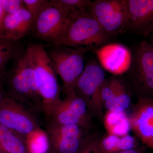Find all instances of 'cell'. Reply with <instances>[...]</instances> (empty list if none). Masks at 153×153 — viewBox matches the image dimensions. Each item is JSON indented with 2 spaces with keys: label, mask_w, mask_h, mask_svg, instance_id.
Wrapping results in <instances>:
<instances>
[{
  "label": "cell",
  "mask_w": 153,
  "mask_h": 153,
  "mask_svg": "<svg viewBox=\"0 0 153 153\" xmlns=\"http://www.w3.org/2000/svg\"><path fill=\"white\" fill-rule=\"evenodd\" d=\"M13 63L1 81L5 82L4 95L18 102L32 112H43L35 70L27 48L14 58Z\"/></svg>",
  "instance_id": "cell-1"
},
{
  "label": "cell",
  "mask_w": 153,
  "mask_h": 153,
  "mask_svg": "<svg viewBox=\"0 0 153 153\" xmlns=\"http://www.w3.org/2000/svg\"><path fill=\"white\" fill-rule=\"evenodd\" d=\"M27 49L35 70L37 86L43 102V112L47 119L61 100L62 88L44 45L31 44Z\"/></svg>",
  "instance_id": "cell-2"
},
{
  "label": "cell",
  "mask_w": 153,
  "mask_h": 153,
  "mask_svg": "<svg viewBox=\"0 0 153 153\" xmlns=\"http://www.w3.org/2000/svg\"><path fill=\"white\" fill-rule=\"evenodd\" d=\"M56 73L62 82V90L67 96L75 93L74 87L77 79L85 68L84 55L92 47L78 48L62 45L45 47Z\"/></svg>",
  "instance_id": "cell-3"
},
{
  "label": "cell",
  "mask_w": 153,
  "mask_h": 153,
  "mask_svg": "<svg viewBox=\"0 0 153 153\" xmlns=\"http://www.w3.org/2000/svg\"><path fill=\"white\" fill-rule=\"evenodd\" d=\"M131 65L124 78L132 94L153 99V48L147 41L134 49Z\"/></svg>",
  "instance_id": "cell-4"
},
{
  "label": "cell",
  "mask_w": 153,
  "mask_h": 153,
  "mask_svg": "<svg viewBox=\"0 0 153 153\" xmlns=\"http://www.w3.org/2000/svg\"><path fill=\"white\" fill-rule=\"evenodd\" d=\"M111 38L94 18L79 14L72 18L65 33L55 43L45 47L62 45L78 48L92 47L106 44Z\"/></svg>",
  "instance_id": "cell-5"
},
{
  "label": "cell",
  "mask_w": 153,
  "mask_h": 153,
  "mask_svg": "<svg viewBox=\"0 0 153 153\" xmlns=\"http://www.w3.org/2000/svg\"><path fill=\"white\" fill-rule=\"evenodd\" d=\"M105 79L103 68L94 61L88 63L76 81L74 92L82 99L91 116L103 117L100 89Z\"/></svg>",
  "instance_id": "cell-6"
},
{
  "label": "cell",
  "mask_w": 153,
  "mask_h": 153,
  "mask_svg": "<svg viewBox=\"0 0 153 153\" xmlns=\"http://www.w3.org/2000/svg\"><path fill=\"white\" fill-rule=\"evenodd\" d=\"M79 14L50 3L34 21L33 36L48 44L55 43L63 36L72 18Z\"/></svg>",
  "instance_id": "cell-7"
},
{
  "label": "cell",
  "mask_w": 153,
  "mask_h": 153,
  "mask_svg": "<svg viewBox=\"0 0 153 153\" xmlns=\"http://www.w3.org/2000/svg\"><path fill=\"white\" fill-rule=\"evenodd\" d=\"M88 14L98 22L111 38L126 30L128 19L126 0L91 1Z\"/></svg>",
  "instance_id": "cell-8"
},
{
  "label": "cell",
  "mask_w": 153,
  "mask_h": 153,
  "mask_svg": "<svg viewBox=\"0 0 153 153\" xmlns=\"http://www.w3.org/2000/svg\"><path fill=\"white\" fill-rule=\"evenodd\" d=\"M91 117L85 102L74 93L61 100L47 120L55 124L79 126L88 131L92 126Z\"/></svg>",
  "instance_id": "cell-9"
},
{
  "label": "cell",
  "mask_w": 153,
  "mask_h": 153,
  "mask_svg": "<svg viewBox=\"0 0 153 153\" xmlns=\"http://www.w3.org/2000/svg\"><path fill=\"white\" fill-rule=\"evenodd\" d=\"M49 141L48 153H77L89 137L85 130L77 125H62L47 123Z\"/></svg>",
  "instance_id": "cell-10"
},
{
  "label": "cell",
  "mask_w": 153,
  "mask_h": 153,
  "mask_svg": "<svg viewBox=\"0 0 153 153\" xmlns=\"http://www.w3.org/2000/svg\"><path fill=\"white\" fill-rule=\"evenodd\" d=\"M0 123L25 137L40 128L33 112L4 95L0 102Z\"/></svg>",
  "instance_id": "cell-11"
},
{
  "label": "cell",
  "mask_w": 153,
  "mask_h": 153,
  "mask_svg": "<svg viewBox=\"0 0 153 153\" xmlns=\"http://www.w3.org/2000/svg\"><path fill=\"white\" fill-rule=\"evenodd\" d=\"M128 19L126 30L148 37L153 33V0H126Z\"/></svg>",
  "instance_id": "cell-12"
},
{
  "label": "cell",
  "mask_w": 153,
  "mask_h": 153,
  "mask_svg": "<svg viewBox=\"0 0 153 153\" xmlns=\"http://www.w3.org/2000/svg\"><path fill=\"white\" fill-rule=\"evenodd\" d=\"M94 52L102 68L115 76L126 74L131 65L132 54L123 44H107Z\"/></svg>",
  "instance_id": "cell-13"
},
{
  "label": "cell",
  "mask_w": 153,
  "mask_h": 153,
  "mask_svg": "<svg viewBox=\"0 0 153 153\" xmlns=\"http://www.w3.org/2000/svg\"><path fill=\"white\" fill-rule=\"evenodd\" d=\"M34 19L26 8L6 15L0 39L19 41L32 33Z\"/></svg>",
  "instance_id": "cell-14"
},
{
  "label": "cell",
  "mask_w": 153,
  "mask_h": 153,
  "mask_svg": "<svg viewBox=\"0 0 153 153\" xmlns=\"http://www.w3.org/2000/svg\"><path fill=\"white\" fill-rule=\"evenodd\" d=\"M132 95L124 79L117 77L111 97L103 104V107L109 111L125 112L131 103Z\"/></svg>",
  "instance_id": "cell-15"
},
{
  "label": "cell",
  "mask_w": 153,
  "mask_h": 153,
  "mask_svg": "<svg viewBox=\"0 0 153 153\" xmlns=\"http://www.w3.org/2000/svg\"><path fill=\"white\" fill-rule=\"evenodd\" d=\"M100 153H118L135 149V139L130 134L122 137L107 134L102 139L98 140Z\"/></svg>",
  "instance_id": "cell-16"
},
{
  "label": "cell",
  "mask_w": 153,
  "mask_h": 153,
  "mask_svg": "<svg viewBox=\"0 0 153 153\" xmlns=\"http://www.w3.org/2000/svg\"><path fill=\"white\" fill-rule=\"evenodd\" d=\"M0 149L7 153H28L26 137L0 123Z\"/></svg>",
  "instance_id": "cell-17"
},
{
  "label": "cell",
  "mask_w": 153,
  "mask_h": 153,
  "mask_svg": "<svg viewBox=\"0 0 153 153\" xmlns=\"http://www.w3.org/2000/svg\"><path fill=\"white\" fill-rule=\"evenodd\" d=\"M103 119L108 134L124 136L128 134L131 129L129 117L125 112L107 111Z\"/></svg>",
  "instance_id": "cell-18"
},
{
  "label": "cell",
  "mask_w": 153,
  "mask_h": 153,
  "mask_svg": "<svg viewBox=\"0 0 153 153\" xmlns=\"http://www.w3.org/2000/svg\"><path fill=\"white\" fill-rule=\"evenodd\" d=\"M18 42L0 39V82L6 74L9 61L24 49Z\"/></svg>",
  "instance_id": "cell-19"
},
{
  "label": "cell",
  "mask_w": 153,
  "mask_h": 153,
  "mask_svg": "<svg viewBox=\"0 0 153 153\" xmlns=\"http://www.w3.org/2000/svg\"><path fill=\"white\" fill-rule=\"evenodd\" d=\"M28 152L48 153L49 141L46 131L39 128L31 132L26 137Z\"/></svg>",
  "instance_id": "cell-20"
},
{
  "label": "cell",
  "mask_w": 153,
  "mask_h": 153,
  "mask_svg": "<svg viewBox=\"0 0 153 153\" xmlns=\"http://www.w3.org/2000/svg\"><path fill=\"white\" fill-rule=\"evenodd\" d=\"M129 117L130 123L153 120V99L138 97Z\"/></svg>",
  "instance_id": "cell-21"
},
{
  "label": "cell",
  "mask_w": 153,
  "mask_h": 153,
  "mask_svg": "<svg viewBox=\"0 0 153 153\" xmlns=\"http://www.w3.org/2000/svg\"><path fill=\"white\" fill-rule=\"evenodd\" d=\"M131 128L148 147L153 149V120L131 123Z\"/></svg>",
  "instance_id": "cell-22"
},
{
  "label": "cell",
  "mask_w": 153,
  "mask_h": 153,
  "mask_svg": "<svg viewBox=\"0 0 153 153\" xmlns=\"http://www.w3.org/2000/svg\"><path fill=\"white\" fill-rule=\"evenodd\" d=\"M91 1L90 0H51L52 5L78 12L81 15H87L88 7Z\"/></svg>",
  "instance_id": "cell-23"
},
{
  "label": "cell",
  "mask_w": 153,
  "mask_h": 153,
  "mask_svg": "<svg viewBox=\"0 0 153 153\" xmlns=\"http://www.w3.org/2000/svg\"><path fill=\"white\" fill-rule=\"evenodd\" d=\"M25 7L31 14L34 21L44 9L50 4L47 0H23Z\"/></svg>",
  "instance_id": "cell-24"
},
{
  "label": "cell",
  "mask_w": 153,
  "mask_h": 153,
  "mask_svg": "<svg viewBox=\"0 0 153 153\" xmlns=\"http://www.w3.org/2000/svg\"><path fill=\"white\" fill-rule=\"evenodd\" d=\"M6 15L16 13L25 7L23 0H0Z\"/></svg>",
  "instance_id": "cell-25"
},
{
  "label": "cell",
  "mask_w": 153,
  "mask_h": 153,
  "mask_svg": "<svg viewBox=\"0 0 153 153\" xmlns=\"http://www.w3.org/2000/svg\"><path fill=\"white\" fill-rule=\"evenodd\" d=\"M77 153H100L98 140L89 137L85 144Z\"/></svg>",
  "instance_id": "cell-26"
},
{
  "label": "cell",
  "mask_w": 153,
  "mask_h": 153,
  "mask_svg": "<svg viewBox=\"0 0 153 153\" xmlns=\"http://www.w3.org/2000/svg\"><path fill=\"white\" fill-rule=\"evenodd\" d=\"M5 16V13L4 11L2 6L1 1H0V37H1V34L3 22H4V20Z\"/></svg>",
  "instance_id": "cell-27"
},
{
  "label": "cell",
  "mask_w": 153,
  "mask_h": 153,
  "mask_svg": "<svg viewBox=\"0 0 153 153\" xmlns=\"http://www.w3.org/2000/svg\"><path fill=\"white\" fill-rule=\"evenodd\" d=\"M118 153H141L139 150H138L137 148L132 149L129 150L124 151V152H121Z\"/></svg>",
  "instance_id": "cell-28"
},
{
  "label": "cell",
  "mask_w": 153,
  "mask_h": 153,
  "mask_svg": "<svg viewBox=\"0 0 153 153\" xmlns=\"http://www.w3.org/2000/svg\"><path fill=\"white\" fill-rule=\"evenodd\" d=\"M149 37V42L153 48V33H152Z\"/></svg>",
  "instance_id": "cell-29"
},
{
  "label": "cell",
  "mask_w": 153,
  "mask_h": 153,
  "mask_svg": "<svg viewBox=\"0 0 153 153\" xmlns=\"http://www.w3.org/2000/svg\"><path fill=\"white\" fill-rule=\"evenodd\" d=\"M3 97H4V94H3L1 88H0V102L1 101Z\"/></svg>",
  "instance_id": "cell-30"
},
{
  "label": "cell",
  "mask_w": 153,
  "mask_h": 153,
  "mask_svg": "<svg viewBox=\"0 0 153 153\" xmlns=\"http://www.w3.org/2000/svg\"><path fill=\"white\" fill-rule=\"evenodd\" d=\"M0 153H7L5 152H4V151L1 150L0 149Z\"/></svg>",
  "instance_id": "cell-31"
},
{
  "label": "cell",
  "mask_w": 153,
  "mask_h": 153,
  "mask_svg": "<svg viewBox=\"0 0 153 153\" xmlns=\"http://www.w3.org/2000/svg\"><path fill=\"white\" fill-rule=\"evenodd\" d=\"M28 153H30V152H28Z\"/></svg>",
  "instance_id": "cell-32"
}]
</instances>
